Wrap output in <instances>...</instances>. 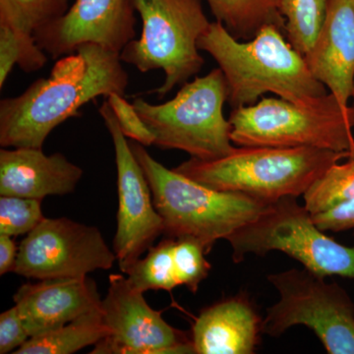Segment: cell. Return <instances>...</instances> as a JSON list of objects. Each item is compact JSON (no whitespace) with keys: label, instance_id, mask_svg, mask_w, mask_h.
<instances>
[{"label":"cell","instance_id":"cell-1","mask_svg":"<svg viewBox=\"0 0 354 354\" xmlns=\"http://www.w3.org/2000/svg\"><path fill=\"white\" fill-rule=\"evenodd\" d=\"M129 76L120 53L94 44L58 58L48 78L0 101L2 148L43 149L58 125L99 97L125 94Z\"/></svg>","mask_w":354,"mask_h":354},{"label":"cell","instance_id":"cell-2","mask_svg":"<svg viewBox=\"0 0 354 354\" xmlns=\"http://www.w3.org/2000/svg\"><path fill=\"white\" fill-rule=\"evenodd\" d=\"M225 76L232 109L252 106L271 93L295 104H311L330 93L313 75L285 32L266 26L252 39H235L221 23L211 22L198 41Z\"/></svg>","mask_w":354,"mask_h":354},{"label":"cell","instance_id":"cell-3","mask_svg":"<svg viewBox=\"0 0 354 354\" xmlns=\"http://www.w3.org/2000/svg\"><path fill=\"white\" fill-rule=\"evenodd\" d=\"M130 147L150 184L153 204L164 221L165 236L176 241L192 239L206 254L216 241H227L270 205L241 193L212 189L167 169L145 146L132 141Z\"/></svg>","mask_w":354,"mask_h":354},{"label":"cell","instance_id":"cell-4","mask_svg":"<svg viewBox=\"0 0 354 354\" xmlns=\"http://www.w3.org/2000/svg\"><path fill=\"white\" fill-rule=\"evenodd\" d=\"M351 153L315 148L239 146L225 157L190 158L174 171L212 189L241 193L268 203L304 195L324 172Z\"/></svg>","mask_w":354,"mask_h":354},{"label":"cell","instance_id":"cell-5","mask_svg":"<svg viewBox=\"0 0 354 354\" xmlns=\"http://www.w3.org/2000/svg\"><path fill=\"white\" fill-rule=\"evenodd\" d=\"M228 120L237 146L304 147L354 157V109L332 93L306 104L263 97L252 106L232 109Z\"/></svg>","mask_w":354,"mask_h":354},{"label":"cell","instance_id":"cell-6","mask_svg":"<svg viewBox=\"0 0 354 354\" xmlns=\"http://www.w3.org/2000/svg\"><path fill=\"white\" fill-rule=\"evenodd\" d=\"M227 95L225 76L218 67L183 84L169 101L155 104L136 97L133 106L155 134L153 146L211 160L234 149L232 125L223 115Z\"/></svg>","mask_w":354,"mask_h":354},{"label":"cell","instance_id":"cell-7","mask_svg":"<svg viewBox=\"0 0 354 354\" xmlns=\"http://www.w3.org/2000/svg\"><path fill=\"white\" fill-rule=\"evenodd\" d=\"M142 21V32L121 50L123 64L141 73L164 71L165 82L156 90L164 97L201 71L205 64L198 41L209 20L202 0H129Z\"/></svg>","mask_w":354,"mask_h":354},{"label":"cell","instance_id":"cell-8","mask_svg":"<svg viewBox=\"0 0 354 354\" xmlns=\"http://www.w3.org/2000/svg\"><path fill=\"white\" fill-rule=\"evenodd\" d=\"M227 241L235 263L242 262L247 254L263 257L271 251H281L323 278L339 276L354 279V246L342 245L328 236L297 197L270 203L258 218Z\"/></svg>","mask_w":354,"mask_h":354},{"label":"cell","instance_id":"cell-9","mask_svg":"<svg viewBox=\"0 0 354 354\" xmlns=\"http://www.w3.org/2000/svg\"><path fill=\"white\" fill-rule=\"evenodd\" d=\"M308 270L268 276L279 300L267 310L263 334L281 337L295 326L313 330L330 354H354V304L337 283Z\"/></svg>","mask_w":354,"mask_h":354},{"label":"cell","instance_id":"cell-10","mask_svg":"<svg viewBox=\"0 0 354 354\" xmlns=\"http://www.w3.org/2000/svg\"><path fill=\"white\" fill-rule=\"evenodd\" d=\"M118 261L99 228L67 218H44L18 249L13 272L27 279L79 278Z\"/></svg>","mask_w":354,"mask_h":354},{"label":"cell","instance_id":"cell-11","mask_svg":"<svg viewBox=\"0 0 354 354\" xmlns=\"http://www.w3.org/2000/svg\"><path fill=\"white\" fill-rule=\"evenodd\" d=\"M102 301L109 335L95 344L92 354H196L191 335L169 325L162 311L153 309L143 291L124 274L109 276Z\"/></svg>","mask_w":354,"mask_h":354},{"label":"cell","instance_id":"cell-12","mask_svg":"<svg viewBox=\"0 0 354 354\" xmlns=\"http://www.w3.org/2000/svg\"><path fill=\"white\" fill-rule=\"evenodd\" d=\"M113 140L118 172V227L113 251L122 274L164 234V221L153 204L145 174L121 131L108 101L99 109Z\"/></svg>","mask_w":354,"mask_h":354},{"label":"cell","instance_id":"cell-13","mask_svg":"<svg viewBox=\"0 0 354 354\" xmlns=\"http://www.w3.org/2000/svg\"><path fill=\"white\" fill-rule=\"evenodd\" d=\"M136 17L129 0H76L59 19L34 34L39 48L53 59L94 44L120 53L136 38Z\"/></svg>","mask_w":354,"mask_h":354},{"label":"cell","instance_id":"cell-14","mask_svg":"<svg viewBox=\"0 0 354 354\" xmlns=\"http://www.w3.org/2000/svg\"><path fill=\"white\" fill-rule=\"evenodd\" d=\"M13 300L30 337L101 310L102 301L97 285L88 276L25 283Z\"/></svg>","mask_w":354,"mask_h":354},{"label":"cell","instance_id":"cell-15","mask_svg":"<svg viewBox=\"0 0 354 354\" xmlns=\"http://www.w3.org/2000/svg\"><path fill=\"white\" fill-rule=\"evenodd\" d=\"M84 171L64 153L46 155L43 149L0 150V196L32 198L71 194Z\"/></svg>","mask_w":354,"mask_h":354},{"label":"cell","instance_id":"cell-16","mask_svg":"<svg viewBox=\"0 0 354 354\" xmlns=\"http://www.w3.org/2000/svg\"><path fill=\"white\" fill-rule=\"evenodd\" d=\"M304 57L316 79L348 106L354 92V0H330L322 28Z\"/></svg>","mask_w":354,"mask_h":354},{"label":"cell","instance_id":"cell-17","mask_svg":"<svg viewBox=\"0 0 354 354\" xmlns=\"http://www.w3.org/2000/svg\"><path fill=\"white\" fill-rule=\"evenodd\" d=\"M263 319L245 292L203 309L193 324L196 354H252L261 342Z\"/></svg>","mask_w":354,"mask_h":354},{"label":"cell","instance_id":"cell-18","mask_svg":"<svg viewBox=\"0 0 354 354\" xmlns=\"http://www.w3.org/2000/svg\"><path fill=\"white\" fill-rule=\"evenodd\" d=\"M215 16L235 39L247 41L266 26H277L286 34L279 0H206Z\"/></svg>","mask_w":354,"mask_h":354},{"label":"cell","instance_id":"cell-19","mask_svg":"<svg viewBox=\"0 0 354 354\" xmlns=\"http://www.w3.org/2000/svg\"><path fill=\"white\" fill-rule=\"evenodd\" d=\"M109 335L102 309L46 334L30 337L14 354H71L95 346Z\"/></svg>","mask_w":354,"mask_h":354},{"label":"cell","instance_id":"cell-20","mask_svg":"<svg viewBox=\"0 0 354 354\" xmlns=\"http://www.w3.org/2000/svg\"><path fill=\"white\" fill-rule=\"evenodd\" d=\"M176 239L167 237L147 251L145 257L139 258L128 268L124 274L138 290L171 291L178 286L174 262Z\"/></svg>","mask_w":354,"mask_h":354},{"label":"cell","instance_id":"cell-21","mask_svg":"<svg viewBox=\"0 0 354 354\" xmlns=\"http://www.w3.org/2000/svg\"><path fill=\"white\" fill-rule=\"evenodd\" d=\"M330 0H279L286 21V36L305 55L315 43L325 20Z\"/></svg>","mask_w":354,"mask_h":354},{"label":"cell","instance_id":"cell-22","mask_svg":"<svg viewBox=\"0 0 354 354\" xmlns=\"http://www.w3.org/2000/svg\"><path fill=\"white\" fill-rule=\"evenodd\" d=\"M69 0H0V25L34 35L69 9Z\"/></svg>","mask_w":354,"mask_h":354},{"label":"cell","instance_id":"cell-23","mask_svg":"<svg viewBox=\"0 0 354 354\" xmlns=\"http://www.w3.org/2000/svg\"><path fill=\"white\" fill-rule=\"evenodd\" d=\"M311 215L322 213L354 198V158L335 162L310 186L304 195Z\"/></svg>","mask_w":354,"mask_h":354},{"label":"cell","instance_id":"cell-24","mask_svg":"<svg viewBox=\"0 0 354 354\" xmlns=\"http://www.w3.org/2000/svg\"><path fill=\"white\" fill-rule=\"evenodd\" d=\"M46 53L39 48L34 35L0 25V88L6 85L15 65L26 73H32L46 66Z\"/></svg>","mask_w":354,"mask_h":354},{"label":"cell","instance_id":"cell-25","mask_svg":"<svg viewBox=\"0 0 354 354\" xmlns=\"http://www.w3.org/2000/svg\"><path fill=\"white\" fill-rule=\"evenodd\" d=\"M44 218L41 200L18 196L0 197V234H28Z\"/></svg>","mask_w":354,"mask_h":354},{"label":"cell","instance_id":"cell-26","mask_svg":"<svg viewBox=\"0 0 354 354\" xmlns=\"http://www.w3.org/2000/svg\"><path fill=\"white\" fill-rule=\"evenodd\" d=\"M205 255L204 248L198 242L188 239H176L174 262L178 286H185L191 292H197L211 271V264Z\"/></svg>","mask_w":354,"mask_h":354},{"label":"cell","instance_id":"cell-27","mask_svg":"<svg viewBox=\"0 0 354 354\" xmlns=\"http://www.w3.org/2000/svg\"><path fill=\"white\" fill-rule=\"evenodd\" d=\"M106 101L115 114L121 131L127 138L145 147L155 144V134L142 120L133 104L128 102L123 95L113 93L106 97Z\"/></svg>","mask_w":354,"mask_h":354},{"label":"cell","instance_id":"cell-28","mask_svg":"<svg viewBox=\"0 0 354 354\" xmlns=\"http://www.w3.org/2000/svg\"><path fill=\"white\" fill-rule=\"evenodd\" d=\"M30 339L17 307L2 312L0 315V353H14Z\"/></svg>","mask_w":354,"mask_h":354},{"label":"cell","instance_id":"cell-29","mask_svg":"<svg viewBox=\"0 0 354 354\" xmlns=\"http://www.w3.org/2000/svg\"><path fill=\"white\" fill-rule=\"evenodd\" d=\"M317 227L323 232H342L354 228V198L322 213L312 215Z\"/></svg>","mask_w":354,"mask_h":354},{"label":"cell","instance_id":"cell-30","mask_svg":"<svg viewBox=\"0 0 354 354\" xmlns=\"http://www.w3.org/2000/svg\"><path fill=\"white\" fill-rule=\"evenodd\" d=\"M18 249L9 235L0 234V274L13 272L17 260Z\"/></svg>","mask_w":354,"mask_h":354},{"label":"cell","instance_id":"cell-31","mask_svg":"<svg viewBox=\"0 0 354 354\" xmlns=\"http://www.w3.org/2000/svg\"><path fill=\"white\" fill-rule=\"evenodd\" d=\"M353 108L354 109V92L353 95Z\"/></svg>","mask_w":354,"mask_h":354}]
</instances>
